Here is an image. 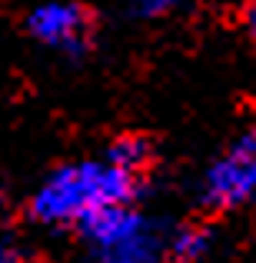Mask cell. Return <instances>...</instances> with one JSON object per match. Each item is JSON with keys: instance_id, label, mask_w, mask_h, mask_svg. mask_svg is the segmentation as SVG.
<instances>
[{"instance_id": "cell-6", "label": "cell", "mask_w": 256, "mask_h": 263, "mask_svg": "<svg viewBox=\"0 0 256 263\" xmlns=\"http://www.w3.org/2000/svg\"><path fill=\"white\" fill-rule=\"evenodd\" d=\"M110 4H116L123 13H130L136 20H163L170 13H176L186 0H110Z\"/></svg>"}, {"instance_id": "cell-2", "label": "cell", "mask_w": 256, "mask_h": 263, "mask_svg": "<svg viewBox=\"0 0 256 263\" xmlns=\"http://www.w3.org/2000/svg\"><path fill=\"white\" fill-rule=\"evenodd\" d=\"M87 263H163L167 260V237L160 220L140 210L136 203L116 206L100 213L80 227Z\"/></svg>"}, {"instance_id": "cell-5", "label": "cell", "mask_w": 256, "mask_h": 263, "mask_svg": "<svg viewBox=\"0 0 256 263\" xmlns=\"http://www.w3.org/2000/svg\"><path fill=\"white\" fill-rule=\"evenodd\" d=\"M213 247V233L203 223H183L167 237V260L170 263H200Z\"/></svg>"}, {"instance_id": "cell-8", "label": "cell", "mask_w": 256, "mask_h": 263, "mask_svg": "<svg viewBox=\"0 0 256 263\" xmlns=\"http://www.w3.org/2000/svg\"><path fill=\"white\" fill-rule=\"evenodd\" d=\"M240 24H243L246 40L256 47V0H243V10H240Z\"/></svg>"}, {"instance_id": "cell-7", "label": "cell", "mask_w": 256, "mask_h": 263, "mask_svg": "<svg viewBox=\"0 0 256 263\" xmlns=\"http://www.w3.org/2000/svg\"><path fill=\"white\" fill-rule=\"evenodd\" d=\"M0 263H30V257H27V250L17 243V240H10V237L0 233Z\"/></svg>"}, {"instance_id": "cell-4", "label": "cell", "mask_w": 256, "mask_h": 263, "mask_svg": "<svg viewBox=\"0 0 256 263\" xmlns=\"http://www.w3.org/2000/svg\"><path fill=\"white\" fill-rule=\"evenodd\" d=\"M24 33L57 57H87L96 44V13L80 0H40L27 10Z\"/></svg>"}, {"instance_id": "cell-3", "label": "cell", "mask_w": 256, "mask_h": 263, "mask_svg": "<svg viewBox=\"0 0 256 263\" xmlns=\"http://www.w3.org/2000/svg\"><path fill=\"white\" fill-rule=\"evenodd\" d=\"M200 203L213 213H233L256 203V127L237 134L200 177Z\"/></svg>"}, {"instance_id": "cell-1", "label": "cell", "mask_w": 256, "mask_h": 263, "mask_svg": "<svg viewBox=\"0 0 256 263\" xmlns=\"http://www.w3.org/2000/svg\"><path fill=\"white\" fill-rule=\"evenodd\" d=\"M153 167V147L140 134L113 137L100 154L57 163L27 200V213L40 227L80 230L100 213L136 203Z\"/></svg>"}]
</instances>
